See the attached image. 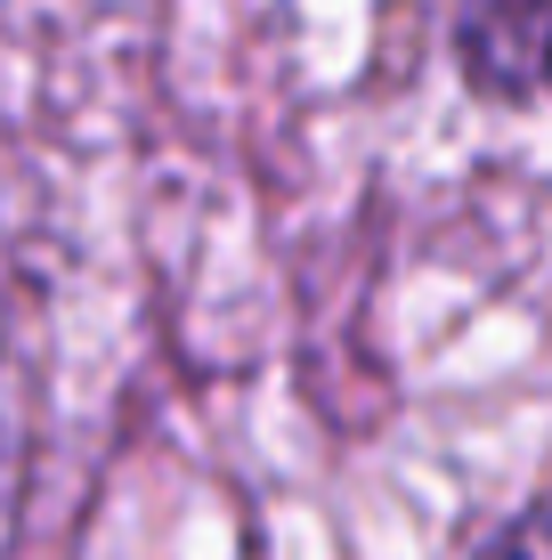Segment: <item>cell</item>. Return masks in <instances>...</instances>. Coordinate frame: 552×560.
I'll use <instances>...</instances> for the list:
<instances>
[{
    "mask_svg": "<svg viewBox=\"0 0 552 560\" xmlns=\"http://www.w3.org/2000/svg\"><path fill=\"white\" fill-rule=\"evenodd\" d=\"M544 9V0H471L463 16V66L480 90H496V98H520L528 82H537V57L520 49V16Z\"/></svg>",
    "mask_w": 552,
    "mask_h": 560,
    "instance_id": "obj_1",
    "label": "cell"
},
{
    "mask_svg": "<svg viewBox=\"0 0 552 560\" xmlns=\"http://www.w3.org/2000/svg\"><path fill=\"white\" fill-rule=\"evenodd\" d=\"M537 73H544V90H552V25H544V57H537Z\"/></svg>",
    "mask_w": 552,
    "mask_h": 560,
    "instance_id": "obj_3",
    "label": "cell"
},
{
    "mask_svg": "<svg viewBox=\"0 0 552 560\" xmlns=\"http://www.w3.org/2000/svg\"><path fill=\"white\" fill-rule=\"evenodd\" d=\"M480 560H552V495L528 504L512 528H496V545H488Z\"/></svg>",
    "mask_w": 552,
    "mask_h": 560,
    "instance_id": "obj_2",
    "label": "cell"
}]
</instances>
